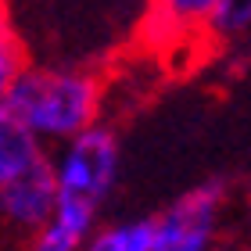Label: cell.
Returning <instances> with one entry per match:
<instances>
[{
  "instance_id": "6da1fadb",
  "label": "cell",
  "mask_w": 251,
  "mask_h": 251,
  "mask_svg": "<svg viewBox=\"0 0 251 251\" xmlns=\"http://www.w3.org/2000/svg\"><path fill=\"white\" fill-rule=\"evenodd\" d=\"M104 83L79 61H32L0 90V122L32 133L50 151L100 126Z\"/></svg>"
},
{
  "instance_id": "7a4b0ae2",
  "label": "cell",
  "mask_w": 251,
  "mask_h": 251,
  "mask_svg": "<svg viewBox=\"0 0 251 251\" xmlns=\"http://www.w3.org/2000/svg\"><path fill=\"white\" fill-rule=\"evenodd\" d=\"M61 190L54 151L32 133L0 122V215L22 241L58 212Z\"/></svg>"
},
{
  "instance_id": "3957f363",
  "label": "cell",
  "mask_w": 251,
  "mask_h": 251,
  "mask_svg": "<svg viewBox=\"0 0 251 251\" xmlns=\"http://www.w3.org/2000/svg\"><path fill=\"white\" fill-rule=\"evenodd\" d=\"M54 173H58V190L65 201L100 204L115 190L119 179V136L111 126H94L79 133L75 140L54 147Z\"/></svg>"
},
{
  "instance_id": "277c9868",
  "label": "cell",
  "mask_w": 251,
  "mask_h": 251,
  "mask_svg": "<svg viewBox=\"0 0 251 251\" xmlns=\"http://www.w3.org/2000/svg\"><path fill=\"white\" fill-rule=\"evenodd\" d=\"M226 187L204 179L154 215V251H219Z\"/></svg>"
},
{
  "instance_id": "5b68a950",
  "label": "cell",
  "mask_w": 251,
  "mask_h": 251,
  "mask_svg": "<svg viewBox=\"0 0 251 251\" xmlns=\"http://www.w3.org/2000/svg\"><path fill=\"white\" fill-rule=\"evenodd\" d=\"M97 212L100 208H94V204L61 198L58 212H54L32 237L22 241V251H86V244L94 241V233L100 230Z\"/></svg>"
},
{
  "instance_id": "8992f818",
  "label": "cell",
  "mask_w": 251,
  "mask_h": 251,
  "mask_svg": "<svg viewBox=\"0 0 251 251\" xmlns=\"http://www.w3.org/2000/svg\"><path fill=\"white\" fill-rule=\"evenodd\" d=\"M215 11H219V0H147L144 25L158 43H179L212 32Z\"/></svg>"
},
{
  "instance_id": "52a82bcc",
  "label": "cell",
  "mask_w": 251,
  "mask_h": 251,
  "mask_svg": "<svg viewBox=\"0 0 251 251\" xmlns=\"http://www.w3.org/2000/svg\"><path fill=\"white\" fill-rule=\"evenodd\" d=\"M86 251H154V215L100 226Z\"/></svg>"
},
{
  "instance_id": "ba28073f",
  "label": "cell",
  "mask_w": 251,
  "mask_h": 251,
  "mask_svg": "<svg viewBox=\"0 0 251 251\" xmlns=\"http://www.w3.org/2000/svg\"><path fill=\"white\" fill-rule=\"evenodd\" d=\"M32 61L36 58H29V50L22 47V40L11 29H4V36H0V90H4L7 83H15Z\"/></svg>"
},
{
  "instance_id": "9c48e42d",
  "label": "cell",
  "mask_w": 251,
  "mask_h": 251,
  "mask_svg": "<svg viewBox=\"0 0 251 251\" xmlns=\"http://www.w3.org/2000/svg\"><path fill=\"white\" fill-rule=\"evenodd\" d=\"M251 29V0H219L215 11V36H241Z\"/></svg>"
},
{
  "instance_id": "30bf717a",
  "label": "cell",
  "mask_w": 251,
  "mask_h": 251,
  "mask_svg": "<svg viewBox=\"0 0 251 251\" xmlns=\"http://www.w3.org/2000/svg\"><path fill=\"white\" fill-rule=\"evenodd\" d=\"M237 251H251V244H241V248H237Z\"/></svg>"
}]
</instances>
